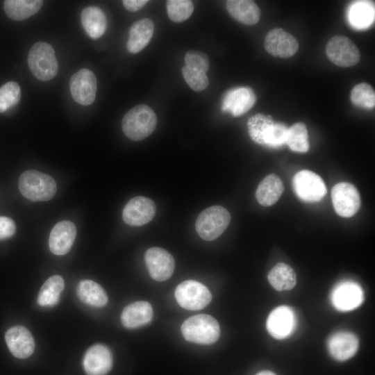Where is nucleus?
I'll return each mask as SVG.
<instances>
[{"label": "nucleus", "instance_id": "nucleus-28", "mask_svg": "<svg viewBox=\"0 0 375 375\" xmlns=\"http://www.w3.org/2000/svg\"><path fill=\"white\" fill-rule=\"evenodd\" d=\"M267 278L271 285L278 291L292 289L297 282L296 274L288 265L277 263L269 272Z\"/></svg>", "mask_w": 375, "mask_h": 375}, {"label": "nucleus", "instance_id": "nucleus-14", "mask_svg": "<svg viewBox=\"0 0 375 375\" xmlns=\"http://www.w3.org/2000/svg\"><path fill=\"white\" fill-rule=\"evenodd\" d=\"M296 323L294 310L289 306H281L270 312L267 319L266 326L272 337L282 340L294 332Z\"/></svg>", "mask_w": 375, "mask_h": 375}, {"label": "nucleus", "instance_id": "nucleus-35", "mask_svg": "<svg viewBox=\"0 0 375 375\" xmlns=\"http://www.w3.org/2000/svg\"><path fill=\"white\" fill-rule=\"evenodd\" d=\"M21 97V90L19 84L9 81L0 87V112H4L17 105Z\"/></svg>", "mask_w": 375, "mask_h": 375}, {"label": "nucleus", "instance_id": "nucleus-7", "mask_svg": "<svg viewBox=\"0 0 375 375\" xmlns=\"http://www.w3.org/2000/svg\"><path fill=\"white\" fill-rule=\"evenodd\" d=\"M292 184L297 196L308 203L321 201L327 192L322 178L315 172L306 169L294 176Z\"/></svg>", "mask_w": 375, "mask_h": 375}, {"label": "nucleus", "instance_id": "nucleus-24", "mask_svg": "<svg viewBox=\"0 0 375 375\" xmlns=\"http://www.w3.org/2000/svg\"><path fill=\"white\" fill-rule=\"evenodd\" d=\"M226 6L229 14L242 24L253 25L260 19V10L253 1L228 0Z\"/></svg>", "mask_w": 375, "mask_h": 375}, {"label": "nucleus", "instance_id": "nucleus-25", "mask_svg": "<svg viewBox=\"0 0 375 375\" xmlns=\"http://www.w3.org/2000/svg\"><path fill=\"white\" fill-rule=\"evenodd\" d=\"M81 23L92 39H98L102 36L107 27V19L103 11L96 6L84 8L81 12Z\"/></svg>", "mask_w": 375, "mask_h": 375}, {"label": "nucleus", "instance_id": "nucleus-12", "mask_svg": "<svg viewBox=\"0 0 375 375\" xmlns=\"http://www.w3.org/2000/svg\"><path fill=\"white\" fill-rule=\"evenodd\" d=\"M144 260L151 278L157 281L169 279L174 270L175 261L172 255L160 247L147 250Z\"/></svg>", "mask_w": 375, "mask_h": 375}, {"label": "nucleus", "instance_id": "nucleus-34", "mask_svg": "<svg viewBox=\"0 0 375 375\" xmlns=\"http://www.w3.org/2000/svg\"><path fill=\"white\" fill-rule=\"evenodd\" d=\"M166 6L169 19L174 22L188 19L194 11V4L189 0H168Z\"/></svg>", "mask_w": 375, "mask_h": 375}, {"label": "nucleus", "instance_id": "nucleus-1", "mask_svg": "<svg viewBox=\"0 0 375 375\" xmlns=\"http://www.w3.org/2000/svg\"><path fill=\"white\" fill-rule=\"evenodd\" d=\"M157 125V117L153 110L145 104L138 105L124 116L122 127L125 135L134 141L149 136Z\"/></svg>", "mask_w": 375, "mask_h": 375}, {"label": "nucleus", "instance_id": "nucleus-32", "mask_svg": "<svg viewBox=\"0 0 375 375\" xmlns=\"http://www.w3.org/2000/svg\"><path fill=\"white\" fill-rule=\"evenodd\" d=\"M286 144L293 151L305 153L308 151V134L303 123L297 122L289 128Z\"/></svg>", "mask_w": 375, "mask_h": 375}, {"label": "nucleus", "instance_id": "nucleus-3", "mask_svg": "<svg viewBox=\"0 0 375 375\" xmlns=\"http://www.w3.org/2000/svg\"><path fill=\"white\" fill-rule=\"evenodd\" d=\"M185 339L199 344H212L220 335L217 321L212 316L200 314L190 317L181 326Z\"/></svg>", "mask_w": 375, "mask_h": 375}, {"label": "nucleus", "instance_id": "nucleus-30", "mask_svg": "<svg viewBox=\"0 0 375 375\" xmlns=\"http://www.w3.org/2000/svg\"><path fill=\"white\" fill-rule=\"evenodd\" d=\"M65 287L63 278L59 275L49 277L42 285L38 296V303L41 306H53L60 298Z\"/></svg>", "mask_w": 375, "mask_h": 375}, {"label": "nucleus", "instance_id": "nucleus-38", "mask_svg": "<svg viewBox=\"0 0 375 375\" xmlns=\"http://www.w3.org/2000/svg\"><path fill=\"white\" fill-rule=\"evenodd\" d=\"M185 65L194 70L206 73L209 69L208 56L199 51H189L185 56Z\"/></svg>", "mask_w": 375, "mask_h": 375}, {"label": "nucleus", "instance_id": "nucleus-40", "mask_svg": "<svg viewBox=\"0 0 375 375\" xmlns=\"http://www.w3.org/2000/svg\"><path fill=\"white\" fill-rule=\"evenodd\" d=\"M125 8L131 12H135L144 7L147 0H124L122 1Z\"/></svg>", "mask_w": 375, "mask_h": 375}, {"label": "nucleus", "instance_id": "nucleus-11", "mask_svg": "<svg viewBox=\"0 0 375 375\" xmlns=\"http://www.w3.org/2000/svg\"><path fill=\"white\" fill-rule=\"evenodd\" d=\"M70 92L74 100L82 105L92 104L96 97L97 83L94 74L88 69H81L70 78Z\"/></svg>", "mask_w": 375, "mask_h": 375}, {"label": "nucleus", "instance_id": "nucleus-29", "mask_svg": "<svg viewBox=\"0 0 375 375\" xmlns=\"http://www.w3.org/2000/svg\"><path fill=\"white\" fill-rule=\"evenodd\" d=\"M274 123L273 118L268 115L258 113L251 117L247 122L251 139L256 144L265 145Z\"/></svg>", "mask_w": 375, "mask_h": 375}, {"label": "nucleus", "instance_id": "nucleus-2", "mask_svg": "<svg viewBox=\"0 0 375 375\" xmlns=\"http://www.w3.org/2000/svg\"><path fill=\"white\" fill-rule=\"evenodd\" d=\"M18 186L21 194L32 201H49L57 190L56 183L51 176L33 169L20 175Z\"/></svg>", "mask_w": 375, "mask_h": 375}, {"label": "nucleus", "instance_id": "nucleus-8", "mask_svg": "<svg viewBox=\"0 0 375 375\" xmlns=\"http://www.w3.org/2000/svg\"><path fill=\"white\" fill-rule=\"evenodd\" d=\"M326 53L335 65L349 67L356 65L360 59V51L352 40L344 35H335L327 42Z\"/></svg>", "mask_w": 375, "mask_h": 375}, {"label": "nucleus", "instance_id": "nucleus-17", "mask_svg": "<svg viewBox=\"0 0 375 375\" xmlns=\"http://www.w3.org/2000/svg\"><path fill=\"white\" fill-rule=\"evenodd\" d=\"M112 363L110 349L100 344L90 347L83 360V366L88 375H106L112 369Z\"/></svg>", "mask_w": 375, "mask_h": 375}, {"label": "nucleus", "instance_id": "nucleus-37", "mask_svg": "<svg viewBox=\"0 0 375 375\" xmlns=\"http://www.w3.org/2000/svg\"><path fill=\"white\" fill-rule=\"evenodd\" d=\"M289 128L283 123L274 122L269 135L265 146L270 148H279L286 144Z\"/></svg>", "mask_w": 375, "mask_h": 375}, {"label": "nucleus", "instance_id": "nucleus-13", "mask_svg": "<svg viewBox=\"0 0 375 375\" xmlns=\"http://www.w3.org/2000/svg\"><path fill=\"white\" fill-rule=\"evenodd\" d=\"M156 214V205L149 198L135 197L124 206L122 218L130 226H140L151 222Z\"/></svg>", "mask_w": 375, "mask_h": 375}, {"label": "nucleus", "instance_id": "nucleus-19", "mask_svg": "<svg viewBox=\"0 0 375 375\" xmlns=\"http://www.w3.org/2000/svg\"><path fill=\"white\" fill-rule=\"evenodd\" d=\"M76 235V228L73 222L63 220L57 223L50 233V251L58 256L67 253L74 244Z\"/></svg>", "mask_w": 375, "mask_h": 375}, {"label": "nucleus", "instance_id": "nucleus-10", "mask_svg": "<svg viewBox=\"0 0 375 375\" xmlns=\"http://www.w3.org/2000/svg\"><path fill=\"white\" fill-rule=\"evenodd\" d=\"M364 299L363 291L356 282L344 281L338 283L331 293V301L335 309L347 312L357 308Z\"/></svg>", "mask_w": 375, "mask_h": 375}, {"label": "nucleus", "instance_id": "nucleus-26", "mask_svg": "<svg viewBox=\"0 0 375 375\" xmlns=\"http://www.w3.org/2000/svg\"><path fill=\"white\" fill-rule=\"evenodd\" d=\"M76 291L79 299L89 306L100 308L108 302V296L103 288L93 281H81Z\"/></svg>", "mask_w": 375, "mask_h": 375}, {"label": "nucleus", "instance_id": "nucleus-18", "mask_svg": "<svg viewBox=\"0 0 375 375\" xmlns=\"http://www.w3.org/2000/svg\"><path fill=\"white\" fill-rule=\"evenodd\" d=\"M5 340L11 353L16 358L24 359L35 350V341L30 331L23 326H14L5 334Z\"/></svg>", "mask_w": 375, "mask_h": 375}, {"label": "nucleus", "instance_id": "nucleus-33", "mask_svg": "<svg viewBox=\"0 0 375 375\" xmlns=\"http://www.w3.org/2000/svg\"><path fill=\"white\" fill-rule=\"evenodd\" d=\"M350 99L353 105L372 109L375 105V93L372 87L367 83H360L353 87Z\"/></svg>", "mask_w": 375, "mask_h": 375}, {"label": "nucleus", "instance_id": "nucleus-9", "mask_svg": "<svg viewBox=\"0 0 375 375\" xmlns=\"http://www.w3.org/2000/svg\"><path fill=\"white\" fill-rule=\"evenodd\" d=\"M331 198L335 211L343 217L354 215L361 205L360 196L357 188L347 182H341L333 186Z\"/></svg>", "mask_w": 375, "mask_h": 375}, {"label": "nucleus", "instance_id": "nucleus-20", "mask_svg": "<svg viewBox=\"0 0 375 375\" xmlns=\"http://www.w3.org/2000/svg\"><path fill=\"white\" fill-rule=\"evenodd\" d=\"M331 356L337 360L344 361L351 358L357 352L359 341L357 336L347 331L338 332L328 340Z\"/></svg>", "mask_w": 375, "mask_h": 375}, {"label": "nucleus", "instance_id": "nucleus-6", "mask_svg": "<svg viewBox=\"0 0 375 375\" xmlns=\"http://www.w3.org/2000/svg\"><path fill=\"white\" fill-rule=\"evenodd\" d=\"M175 298L181 307L189 310H199L207 306L212 299L210 290L202 283L185 281L176 287Z\"/></svg>", "mask_w": 375, "mask_h": 375}, {"label": "nucleus", "instance_id": "nucleus-27", "mask_svg": "<svg viewBox=\"0 0 375 375\" xmlns=\"http://www.w3.org/2000/svg\"><path fill=\"white\" fill-rule=\"evenodd\" d=\"M42 3L41 0H6L3 2V9L10 19L21 21L38 12Z\"/></svg>", "mask_w": 375, "mask_h": 375}, {"label": "nucleus", "instance_id": "nucleus-39", "mask_svg": "<svg viewBox=\"0 0 375 375\" xmlns=\"http://www.w3.org/2000/svg\"><path fill=\"white\" fill-rule=\"evenodd\" d=\"M16 231V224L10 217L0 216V240L12 237Z\"/></svg>", "mask_w": 375, "mask_h": 375}, {"label": "nucleus", "instance_id": "nucleus-22", "mask_svg": "<svg viewBox=\"0 0 375 375\" xmlns=\"http://www.w3.org/2000/svg\"><path fill=\"white\" fill-rule=\"evenodd\" d=\"M154 31V24L144 18L133 23L130 28L126 49L129 53H137L149 43Z\"/></svg>", "mask_w": 375, "mask_h": 375}, {"label": "nucleus", "instance_id": "nucleus-4", "mask_svg": "<svg viewBox=\"0 0 375 375\" xmlns=\"http://www.w3.org/2000/svg\"><path fill=\"white\" fill-rule=\"evenodd\" d=\"M28 67L38 80L52 79L58 71V60L53 48L44 42L35 43L28 56Z\"/></svg>", "mask_w": 375, "mask_h": 375}, {"label": "nucleus", "instance_id": "nucleus-23", "mask_svg": "<svg viewBox=\"0 0 375 375\" xmlns=\"http://www.w3.org/2000/svg\"><path fill=\"white\" fill-rule=\"evenodd\" d=\"M284 190L281 179L276 174L265 176L256 191L258 202L263 206H270L277 202Z\"/></svg>", "mask_w": 375, "mask_h": 375}, {"label": "nucleus", "instance_id": "nucleus-16", "mask_svg": "<svg viewBox=\"0 0 375 375\" xmlns=\"http://www.w3.org/2000/svg\"><path fill=\"white\" fill-rule=\"evenodd\" d=\"M256 96L249 87L233 88L226 93L222 110L233 117H239L248 112L255 104Z\"/></svg>", "mask_w": 375, "mask_h": 375}, {"label": "nucleus", "instance_id": "nucleus-36", "mask_svg": "<svg viewBox=\"0 0 375 375\" xmlns=\"http://www.w3.org/2000/svg\"><path fill=\"white\" fill-rule=\"evenodd\" d=\"M182 74L188 85L194 91L199 92L206 89L208 84V78L205 73L200 72L183 66Z\"/></svg>", "mask_w": 375, "mask_h": 375}, {"label": "nucleus", "instance_id": "nucleus-31", "mask_svg": "<svg viewBox=\"0 0 375 375\" xmlns=\"http://www.w3.org/2000/svg\"><path fill=\"white\" fill-rule=\"evenodd\" d=\"M374 17V6L369 2H355L349 8V22L356 28L362 29L367 28L372 23Z\"/></svg>", "mask_w": 375, "mask_h": 375}, {"label": "nucleus", "instance_id": "nucleus-15", "mask_svg": "<svg viewBox=\"0 0 375 375\" xmlns=\"http://www.w3.org/2000/svg\"><path fill=\"white\" fill-rule=\"evenodd\" d=\"M265 50L272 56L287 58L294 56L299 49L295 37L285 30L276 28L270 30L265 38Z\"/></svg>", "mask_w": 375, "mask_h": 375}, {"label": "nucleus", "instance_id": "nucleus-41", "mask_svg": "<svg viewBox=\"0 0 375 375\" xmlns=\"http://www.w3.org/2000/svg\"><path fill=\"white\" fill-rule=\"evenodd\" d=\"M256 375H276V374L270 371H262V372H258Z\"/></svg>", "mask_w": 375, "mask_h": 375}, {"label": "nucleus", "instance_id": "nucleus-21", "mask_svg": "<svg viewBox=\"0 0 375 375\" xmlns=\"http://www.w3.org/2000/svg\"><path fill=\"white\" fill-rule=\"evenodd\" d=\"M151 305L138 301L126 306L121 314L122 325L127 328H137L149 324L153 318Z\"/></svg>", "mask_w": 375, "mask_h": 375}, {"label": "nucleus", "instance_id": "nucleus-5", "mask_svg": "<svg viewBox=\"0 0 375 375\" xmlns=\"http://www.w3.org/2000/svg\"><path fill=\"white\" fill-rule=\"evenodd\" d=\"M230 222L231 215L227 209L221 206H212L199 215L195 228L203 240L212 241L223 233Z\"/></svg>", "mask_w": 375, "mask_h": 375}]
</instances>
